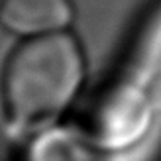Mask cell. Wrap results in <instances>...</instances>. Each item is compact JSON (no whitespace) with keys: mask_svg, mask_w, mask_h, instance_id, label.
Returning a JSON list of instances; mask_svg holds the SVG:
<instances>
[{"mask_svg":"<svg viewBox=\"0 0 161 161\" xmlns=\"http://www.w3.org/2000/svg\"><path fill=\"white\" fill-rule=\"evenodd\" d=\"M85 51L69 31L28 37L8 55L0 75L4 114L18 130L57 120L85 83Z\"/></svg>","mask_w":161,"mask_h":161,"instance_id":"1","label":"cell"},{"mask_svg":"<svg viewBox=\"0 0 161 161\" xmlns=\"http://www.w3.org/2000/svg\"><path fill=\"white\" fill-rule=\"evenodd\" d=\"M73 16V0H2L0 4V24L24 39L67 31Z\"/></svg>","mask_w":161,"mask_h":161,"instance_id":"2","label":"cell"},{"mask_svg":"<svg viewBox=\"0 0 161 161\" xmlns=\"http://www.w3.org/2000/svg\"><path fill=\"white\" fill-rule=\"evenodd\" d=\"M0 4H2V0H0Z\"/></svg>","mask_w":161,"mask_h":161,"instance_id":"3","label":"cell"}]
</instances>
